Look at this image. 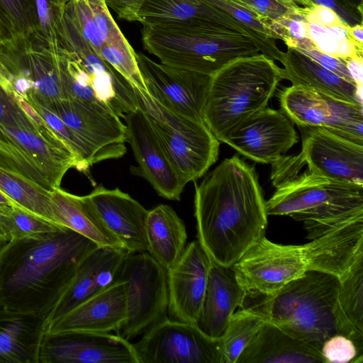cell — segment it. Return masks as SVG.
Segmentation results:
<instances>
[{"label":"cell","mask_w":363,"mask_h":363,"mask_svg":"<svg viewBox=\"0 0 363 363\" xmlns=\"http://www.w3.org/2000/svg\"><path fill=\"white\" fill-rule=\"evenodd\" d=\"M339 285L330 274L308 271L253 306L267 321L320 351L337 333L334 307Z\"/></svg>","instance_id":"obj_7"},{"label":"cell","mask_w":363,"mask_h":363,"mask_svg":"<svg viewBox=\"0 0 363 363\" xmlns=\"http://www.w3.org/2000/svg\"><path fill=\"white\" fill-rule=\"evenodd\" d=\"M62 22L72 28L96 54L120 30L104 0H69Z\"/></svg>","instance_id":"obj_32"},{"label":"cell","mask_w":363,"mask_h":363,"mask_svg":"<svg viewBox=\"0 0 363 363\" xmlns=\"http://www.w3.org/2000/svg\"><path fill=\"white\" fill-rule=\"evenodd\" d=\"M125 249L96 247L79 264L70 284L52 310L48 324L119 280Z\"/></svg>","instance_id":"obj_21"},{"label":"cell","mask_w":363,"mask_h":363,"mask_svg":"<svg viewBox=\"0 0 363 363\" xmlns=\"http://www.w3.org/2000/svg\"><path fill=\"white\" fill-rule=\"evenodd\" d=\"M325 363L320 350L267 321L236 363Z\"/></svg>","instance_id":"obj_26"},{"label":"cell","mask_w":363,"mask_h":363,"mask_svg":"<svg viewBox=\"0 0 363 363\" xmlns=\"http://www.w3.org/2000/svg\"><path fill=\"white\" fill-rule=\"evenodd\" d=\"M334 316L337 334L352 340L363 353V255L340 281Z\"/></svg>","instance_id":"obj_30"},{"label":"cell","mask_w":363,"mask_h":363,"mask_svg":"<svg viewBox=\"0 0 363 363\" xmlns=\"http://www.w3.org/2000/svg\"><path fill=\"white\" fill-rule=\"evenodd\" d=\"M9 240L10 238L9 235H7V233L5 232V230L0 224V241L6 242Z\"/></svg>","instance_id":"obj_57"},{"label":"cell","mask_w":363,"mask_h":363,"mask_svg":"<svg viewBox=\"0 0 363 363\" xmlns=\"http://www.w3.org/2000/svg\"><path fill=\"white\" fill-rule=\"evenodd\" d=\"M325 363H362L363 353L348 337L335 334L327 339L320 349Z\"/></svg>","instance_id":"obj_43"},{"label":"cell","mask_w":363,"mask_h":363,"mask_svg":"<svg viewBox=\"0 0 363 363\" xmlns=\"http://www.w3.org/2000/svg\"><path fill=\"white\" fill-rule=\"evenodd\" d=\"M17 205L1 189H0V206Z\"/></svg>","instance_id":"obj_56"},{"label":"cell","mask_w":363,"mask_h":363,"mask_svg":"<svg viewBox=\"0 0 363 363\" xmlns=\"http://www.w3.org/2000/svg\"><path fill=\"white\" fill-rule=\"evenodd\" d=\"M119 18L128 21H139L138 13L145 0H104Z\"/></svg>","instance_id":"obj_49"},{"label":"cell","mask_w":363,"mask_h":363,"mask_svg":"<svg viewBox=\"0 0 363 363\" xmlns=\"http://www.w3.org/2000/svg\"><path fill=\"white\" fill-rule=\"evenodd\" d=\"M213 5L230 15L248 28L266 38L276 40L267 25L255 13L245 10L228 0H208Z\"/></svg>","instance_id":"obj_45"},{"label":"cell","mask_w":363,"mask_h":363,"mask_svg":"<svg viewBox=\"0 0 363 363\" xmlns=\"http://www.w3.org/2000/svg\"><path fill=\"white\" fill-rule=\"evenodd\" d=\"M127 143L138 164V174L162 197L179 201L186 184L169 162L145 112L138 108L123 118Z\"/></svg>","instance_id":"obj_17"},{"label":"cell","mask_w":363,"mask_h":363,"mask_svg":"<svg viewBox=\"0 0 363 363\" xmlns=\"http://www.w3.org/2000/svg\"><path fill=\"white\" fill-rule=\"evenodd\" d=\"M97 55L113 67L135 89L147 93L138 67L136 52L121 30L108 39Z\"/></svg>","instance_id":"obj_35"},{"label":"cell","mask_w":363,"mask_h":363,"mask_svg":"<svg viewBox=\"0 0 363 363\" xmlns=\"http://www.w3.org/2000/svg\"><path fill=\"white\" fill-rule=\"evenodd\" d=\"M272 166L271 179L277 189L266 201L268 216L302 221L310 240L363 220V185L330 179L308 169L299 174L284 155Z\"/></svg>","instance_id":"obj_4"},{"label":"cell","mask_w":363,"mask_h":363,"mask_svg":"<svg viewBox=\"0 0 363 363\" xmlns=\"http://www.w3.org/2000/svg\"><path fill=\"white\" fill-rule=\"evenodd\" d=\"M347 69L358 86H362V71L363 59L362 57H355L346 60Z\"/></svg>","instance_id":"obj_51"},{"label":"cell","mask_w":363,"mask_h":363,"mask_svg":"<svg viewBox=\"0 0 363 363\" xmlns=\"http://www.w3.org/2000/svg\"><path fill=\"white\" fill-rule=\"evenodd\" d=\"M0 125L26 129L39 133L38 126L21 109L14 99L1 86Z\"/></svg>","instance_id":"obj_44"},{"label":"cell","mask_w":363,"mask_h":363,"mask_svg":"<svg viewBox=\"0 0 363 363\" xmlns=\"http://www.w3.org/2000/svg\"><path fill=\"white\" fill-rule=\"evenodd\" d=\"M39 363H138L132 343L110 333L46 331Z\"/></svg>","instance_id":"obj_13"},{"label":"cell","mask_w":363,"mask_h":363,"mask_svg":"<svg viewBox=\"0 0 363 363\" xmlns=\"http://www.w3.org/2000/svg\"><path fill=\"white\" fill-rule=\"evenodd\" d=\"M0 224L10 240L40 235L62 227L18 205L0 206Z\"/></svg>","instance_id":"obj_38"},{"label":"cell","mask_w":363,"mask_h":363,"mask_svg":"<svg viewBox=\"0 0 363 363\" xmlns=\"http://www.w3.org/2000/svg\"><path fill=\"white\" fill-rule=\"evenodd\" d=\"M48 317L0 308V363H39Z\"/></svg>","instance_id":"obj_25"},{"label":"cell","mask_w":363,"mask_h":363,"mask_svg":"<svg viewBox=\"0 0 363 363\" xmlns=\"http://www.w3.org/2000/svg\"><path fill=\"white\" fill-rule=\"evenodd\" d=\"M246 291L239 284L232 267L211 261L199 316V328L211 338H220L238 307H242Z\"/></svg>","instance_id":"obj_24"},{"label":"cell","mask_w":363,"mask_h":363,"mask_svg":"<svg viewBox=\"0 0 363 363\" xmlns=\"http://www.w3.org/2000/svg\"><path fill=\"white\" fill-rule=\"evenodd\" d=\"M125 318V283L119 279L64 316L50 323L46 331L117 332Z\"/></svg>","instance_id":"obj_23"},{"label":"cell","mask_w":363,"mask_h":363,"mask_svg":"<svg viewBox=\"0 0 363 363\" xmlns=\"http://www.w3.org/2000/svg\"><path fill=\"white\" fill-rule=\"evenodd\" d=\"M145 232L147 252L167 270L177 262L186 246L184 223L170 206L160 204L148 210Z\"/></svg>","instance_id":"obj_29"},{"label":"cell","mask_w":363,"mask_h":363,"mask_svg":"<svg viewBox=\"0 0 363 363\" xmlns=\"http://www.w3.org/2000/svg\"><path fill=\"white\" fill-rule=\"evenodd\" d=\"M0 13L14 33H31L35 30L32 0H0Z\"/></svg>","instance_id":"obj_41"},{"label":"cell","mask_w":363,"mask_h":363,"mask_svg":"<svg viewBox=\"0 0 363 363\" xmlns=\"http://www.w3.org/2000/svg\"><path fill=\"white\" fill-rule=\"evenodd\" d=\"M56 223L87 238L98 246L124 249L106 227L88 195L77 196L60 187L50 191Z\"/></svg>","instance_id":"obj_28"},{"label":"cell","mask_w":363,"mask_h":363,"mask_svg":"<svg viewBox=\"0 0 363 363\" xmlns=\"http://www.w3.org/2000/svg\"><path fill=\"white\" fill-rule=\"evenodd\" d=\"M343 5L362 13V0H336Z\"/></svg>","instance_id":"obj_55"},{"label":"cell","mask_w":363,"mask_h":363,"mask_svg":"<svg viewBox=\"0 0 363 363\" xmlns=\"http://www.w3.org/2000/svg\"><path fill=\"white\" fill-rule=\"evenodd\" d=\"M276 21H279L286 27L289 36L291 38L296 39L308 38L306 20L302 16L292 15L281 18Z\"/></svg>","instance_id":"obj_50"},{"label":"cell","mask_w":363,"mask_h":363,"mask_svg":"<svg viewBox=\"0 0 363 363\" xmlns=\"http://www.w3.org/2000/svg\"><path fill=\"white\" fill-rule=\"evenodd\" d=\"M98 245L62 226L0 248V308L49 318L86 256Z\"/></svg>","instance_id":"obj_2"},{"label":"cell","mask_w":363,"mask_h":363,"mask_svg":"<svg viewBox=\"0 0 363 363\" xmlns=\"http://www.w3.org/2000/svg\"><path fill=\"white\" fill-rule=\"evenodd\" d=\"M138 17L143 26L214 27L251 37L264 44L276 45L274 40L266 38L248 28L208 0H145Z\"/></svg>","instance_id":"obj_20"},{"label":"cell","mask_w":363,"mask_h":363,"mask_svg":"<svg viewBox=\"0 0 363 363\" xmlns=\"http://www.w3.org/2000/svg\"><path fill=\"white\" fill-rule=\"evenodd\" d=\"M282 68L264 54L229 62L211 75L203 121L220 143L242 121L267 106Z\"/></svg>","instance_id":"obj_6"},{"label":"cell","mask_w":363,"mask_h":363,"mask_svg":"<svg viewBox=\"0 0 363 363\" xmlns=\"http://www.w3.org/2000/svg\"><path fill=\"white\" fill-rule=\"evenodd\" d=\"M298 15L302 16L306 22L319 26L345 24L333 9L321 5L300 6Z\"/></svg>","instance_id":"obj_47"},{"label":"cell","mask_w":363,"mask_h":363,"mask_svg":"<svg viewBox=\"0 0 363 363\" xmlns=\"http://www.w3.org/2000/svg\"><path fill=\"white\" fill-rule=\"evenodd\" d=\"M144 48L160 62L212 75L235 59L264 54L281 62L284 52L277 45L209 26H143Z\"/></svg>","instance_id":"obj_5"},{"label":"cell","mask_w":363,"mask_h":363,"mask_svg":"<svg viewBox=\"0 0 363 363\" xmlns=\"http://www.w3.org/2000/svg\"><path fill=\"white\" fill-rule=\"evenodd\" d=\"M228 1L256 14L265 24L268 21H276L283 17L298 15L300 7L293 0Z\"/></svg>","instance_id":"obj_42"},{"label":"cell","mask_w":363,"mask_h":363,"mask_svg":"<svg viewBox=\"0 0 363 363\" xmlns=\"http://www.w3.org/2000/svg\"><path fill=\"white\" fill-rule=\"evenodd\" d=\"M220 338L208 337L196 323L168 318L133 345L138 363H221Z\"/></svg>","instance_id":"obj_10"},{"label":"cell","mask_w":363,"mask_h":363,"mask_svg":"<svg viewBox=\"0 0 363 363\" xmlns=\"http://www.w3.org/2000/svg\"><path fill=\"white\" fill-rule=\"evenodd\" d=\"M281 64L284 78L292 85L306 86L340 101L362 105V86L340 77L296 48L287 46Z\"/></svg>","instance_id":"obj_27"},{"label":"cell","mask_w":363,"mask_h":363,"mask_svg":"<svg viewBox=\"0 0 363 363\" xmlns=\"http://www.w3.org/2000/svg\"><path fill=\"white\" fill-rule=\"evenodd\" d=\"M26 100L74 153L78 161V171H87L94 164L104 161L100 154L90 144L79 137L50 109L35 101Z\"/></svg>","instance_id":"obj_36"},{"label":"cell","mask_w":363,"mask_h":363,"mask_svg":"<svg viewBox=\"0 0 363 363\" xmlns=\"http://www.w3.org/2000/svg\"><path fill=\"white\" fill-rule=\"evenodd\" d=\"M0 86L6 93L9 94L12 91V86L9 82L6 71L0 62Z\"/></svg>","instance_id":"obj_54"},{"label":"cell","mask_w":363,"mask_h":363,"mask_svg":"<svg viewBox=\"0 0 363 363\" xmlns=\"http://www.w3.org/2000/svg\"><path fill=\"white\" fill-rule=\"evenodd\" d=\"M362 255L363 220L303 245H281L264 237L232 267L247 296H266L308 271L328 273L340 281Z\"/></svg>","instance_id":"obj_3"},{"label":"cell","mask_w":363,"mask_h":363,"mask_svg":"<svg viewBox=\"0 0 363 363\" xmlns=\"http://www.w3.org/2000/svg\"><path fill=\"white\" fill-rule=\"evenodd\" d=\"M5 243V242L0 241V248Z\"/></svg>","instance_id":"obj_58"},{"label":"cell","mask_w":363,"mask_h":363,"mask_svg":"<svg viewBox=\"0 0 363 363\" xmlns=\"http://www.w3.org/2000/svg\"><path fill=\"white\" fill-rule=\"evenodd\" d=\"M0 167L18 174L50 191L54 189L35 160L1 130Z\"/></svg>","instance_id":"obj_39"},{"label":"cell","mask_w":363,"mask_h":363,"mask_svg":"<svg viewBox=\"0 0 363 363\" xmlns=\"http://www.w3.org/2000/svg\"><path fill=\"white\" fill-rule=\"evenodd\" d=\"M298 142L294 123L281 109L267 106L239 123L223 143L257 163L272 164Z\"/></svg>","instance_id":"obj_15"},{"label":"cell","mask_w":363,"mask_h":363,"mask_svg":"<svg viewBox=\"0 0 363 363\" xmlns=\"http://www.w3.org/2000/svg\"><path fill=\"white\" fill-rule=\"evenodd\" d=\"M58 40L60 44L72 52L83 65L95 96L103 106L120 118L138 108L136 92L130 84L63 22Z\"/></svg>","instance_id":"obj_18"},{"label":"cell","mask_w":363,"mask_h":363,"mask_svg":"<svg viewBox=\"0 0 363 363\" xmlns=\"http://www.w3.org/2000/svg\"><path fill=\"white\" fill-rule=\"evenodd\" d=\"M119 279L125 283L126 318L118 335L130 340L168 318L167 271L147 252L129 253Z\"/></svg>","instance_id":"obj_9"},{"label":"cell","mask_w":363,"mask_h":363,"mask_svg":"<svg viewBox=\"0 0 363 363\" xmlns=\"http://www.w3.org/2000/svg\"><path fill=\"white\" fill-rule=\"evenodd\" d=\"M0 130L35 160L54 189L60 187L67 170L78 169L77 159L69 148L52 145L32 130L4 125H0Z\"/></svg>","instance_id":"obj_31"},{"label":"cell","mask_w":363,"mask_h":363,"mask_svg":"<svg viewBox=\"0 0 363 363\" xmlns=\"http://www.w3.org/2000/svg\"><path fill=\"white\" fill-rule=\"evenodd\" d=\"M43 106L90 144L104 161L125 154L126 125L112 111L96 104L70 99H60Z\"/></svg>","instance_id":"obj_16"},{"label":"cell","mask_w":363,"mask_h":363,"mask_svg":"<svg viewBox=\"0 0 363 363\" xmlns=\"http://www.w3.org/2000/svg\"><path fill=\"white\" fill-rule=\"evenodd\" d=\"M199 244L212 262L233 267L264 236L266 201L255 169L237 155L195 183Z\"/></svg>","instance_id":"obj_1"},{"label":"cell","mask_w":363,"mask_h":363,"mask_svg":"<svg viewBox=\"0 0 363 363\" xmlns=\"http://www.w3.org/2000/svg\"><path fill=\"white\" fill-rule=\"evenodd\" d=\"M301 6L321 5L333 9L341 20L349 26L362 25V13L346 6L336 0H293Z\"/></svg>","instance_id":"obj_48"},{"label":"cell","mask_w":363,"mask_h":363,"mask_svg":"<svg viewBox=\"0 0 363 363\" xmlns=\"http://www.w3.org/2000/svg\"><path fill=\"white\" fill-rule=\"evenodd\" d=\"M350 38L359 47L363 48V28L362 25L350 26L348 28Z\"/></svg>","instance_id":"obj_52"},{"label":"cell","mask_w":363,"mask_h":363,"mask_svg":"<svg viewBox=\"0 0 363 363\" xmlns=\"http://www.w3.org/2000/svg\"><path fill=\"white\" fill-rule=\"evenodd\" d=\"M13 35V33L0 13V43Z\"/></svg>","instance_id":"obj_53"},{"label":"cell","mask_w":363,"mask_h":363,"mask_svg":"<svg viewBox=\"0 0 363 363\" xmlns=\"http://www.w3.org/2000/svg\"><path fill=\"white\" fill-rule=\"evenodd\" d=\"M308 38L320 52L345 60L362 57L363 48L350 38L346 24L323 26L306 21Z\"/></svg>","instance_id":"obj_37"},{"label":"cell","mask_w":363,"mask_h":363,"mask_svg":"<svg viewBox=\"0 0 363 363\" xmlns=\"http://www.w3.org/2000/svg\"><path fill=\"white\" fill-rule=\"evenodd\" d=\"M281 110L299 126L325 128L363 145L362 104L340 101L303 86L291 85L277 94Z\"/></svg>","instance_id":"obj_11"},{"label":"cell","mask_w":363,"mask_h":363,"mask_svg":"<svg viewBox=\"0 0 363 363\" xmlns=\"http://www.w3.org/2000/svg\"><path fill=\"white\" fill-rule=\"evenodd\" d=\"M108 230L129 253L147 251L145 223L148 210L118 188L99 185L88 194Z\"/></svg>","instance_id":"obj_22"},{"label":"cell","mask_w":363,"mask_h":363,"mask_svg":"<svg viewBox=\"0 0 363 363\" xmlns=\"http://www.w3.org/2000/svg\"><path fill=\"white\" fill-rule=\"evenodd\" d=\"M0 189L18 206L57 224L50 191L18 174L1 167Z\"/></svg>","instance_id":"obj_34"},{"label":"cell","mask_w":363,"mask_h":363,"mask_svg":"<svg viewBox=\"0 0 363 363\" xmlns=\"http://www.w3.org/2000/svg\"><path fill=\"white\" fill-rule=\"evenodd\" d=\"M147 94L164 108L194 119L202 114L211 76L157 63L136 53Z\"/></svg>","instance_id":"obj_12"},{"label":"cell","mask_w":363,"mask_h":363,"mask_svg":"<svg viewBox=\"0 0 363 363\" xmlns=\"http://www.w3.org/2000/svg\"><path fill=\"white\" fill-rule=\"evenodd\" d=\"M296 50L340 77L355 83L347 69L346 60L323 53L315 47Z\"/></svg>","instance_id":"obj_46"},{"label":"cell","mask_w":363,"mask_h":363,"mask_svg":"<svg viewBox=\"0 0 363 363\" xmlns=\"http://www.w3.org/2000/svg\"><path fill=\"white\" fill-rule=\"evenodd\" d=\"M69 0H32L34 32L45 39L58 40V33Z\"/></svg>","instance_id":"obj_40"},{"label":"cell","mask_w":363,"mask_h":363,"mask_svg":"<svg viewBox=\"0 0 363 363\" xmlns=\"http://www.w3.org/2000/svg\"><path fill=\"white\" fill-rule=\"evenodd\" d=\"M211 260L198 240L188 244L168 269V315L172 320L196 323L204 297Z\"/></svg>","instance_id":"obj_19"},{"label":"cell","mask_w":363,"mask_h":363,"mask_svg":"<svg viewBox=\"0 0 363 363\" xmlns=\"http://www.w3.org/2000/svg\"><path fill=\"white\" fill-rule=\"evenodd\" d=\"M135 90L138 106L174 170L186 184L201 178L218 160L220 143L203 120L169 111L147 93Z\"/></svg>","instance_id":"obj_8"},{"label":"cell","mask_w":363,"mask_h":363,"mask_svg":"<svg viewBox=\"0 0 363 363\" xmlns=\"http://www.w3.org/2000/svg\"><path fill=\"white\" fill-rule=\"evenodd\" d=\"M267 321L254 306L242 307L230 317L221 337V363H236L251 340Z\"/></svg>","instance_id":"obj_33"},{"label":"cell","mask_w":363,"mask_h":363,"mask_svg":"<svg viewBox=\"0 0 363 363\" xmlns=\"http://www.w3.org/2000/svg\"><path fill=\"white\" fill-rule=\"evenodd\" d=\"M301 151L296 155L308 170L326 178L363 185V145L320 126H299Z\"/></svg>","instance_id":"obj_14"}]
</instances>
